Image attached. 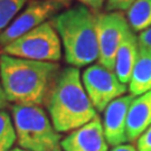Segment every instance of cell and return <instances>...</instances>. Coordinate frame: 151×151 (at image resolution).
Masks as SVG:
<instances>
[{"label":"cell","mask_w":151,"mask_h":151,"mask_svg":"<svg viewBox=\"0 0 151 151\" xmlns=\"http://www.w3.org/2000/svg\"><path fill=\"white\" fill-rule=\"evenodd\" d=\"M132 94L123 95L109 104L104 110L103 130L108 143L112 147L121 146L128 142L127 137V119L132 101Z\"/></svg>","instance_id":"9c48e42d"},{"label":"cell","mask_w":151,"mask_h":151,"mask_svg":"<svg viewBox=\"0 0 151 151\" xmlns=\"http://www.w3.org/2000/svg\"><path fill=\"white\" fill-rule=\"evenodd\" d=\"M82 82L93 106L97 112H104L110 103L123 96L128 87L118 78L114 70L101 64H92L82 74Z\"/></svg>","instance_id":"8992f818"},{"label":"cell","mask_w":151,"mask_h":151,"mask_svg":"<svg viewBox=\"0 0 151 151\" xmlns=\"http://www.w3.org/2000/svg\"><path fill=\"white\" fill-rule=\"evenodd\" d=\"M26 2L27 0H0V32L14 20Z\"/></svg>","instance_id":"2e32d148"},{"label":"cell","mask_w":151,"mask_h":151,"mask_svg":"<svg viewBox=\"0 0 151 151\" xmlns=\"http://www.w3.org/2000/svg\"><path fill=\"white\" fill-rule=\"evenodd\" d=\"M106 11H127L135 0H105Z\"/></svg>","instance_id":"e0dca14e"},{"label":"cell","mask_w":151,"mask_h":151,"mask_svg":"<svg viewBox=\"0 0 151 151\" xmlns=\"http://www.w3.org/2000/svg\"><path fill=\"white\" fill-rule=\"evenodd\" d=\"M138 42L141 48L151 52V27L141 32L138 36Z\"/></svg>","instance_id":"d6986e66"},{"label":"cell","mask_w":151,"mask_h":151,"mask_svg":"<svg viewBox=\"0 0 151 151\" xmlns=\"http://www.w3.org/2000/svg\"><path fill=\"white\" fill-rule=\"evenodd\" d=\"M44 1H49V2H54V4L60 5L62 7H70V1H72V0H44Z\"/></svg>","instance_id":"603a6c76"},{"label":"cell","mask_w":151,"mask_h":151,"mask_svg":"<svg viewBox=\"0 0 151 151\" xmlns=\"http://www.w3.org/2000/svg\"><path fill=\"white\" fill-rule=\"evenodd\" d=\"M17 142L27 151H62V137L40 106H11Z\"/></svg>","instance_id":"277c9868"},{"label":"cell","mask_w":151,"mask_h":151,"mask_svg":"<svg viewBox=\"0 0 151 151\" xmlns=\"http://www.w3.org/2000/svg\"><path fill=\"white\" fill-rule=\"evenodd\" d=\"M52 123L57 132H70L96 118L84 88L80 70L68 66L60 70L46 102Z\"/></svg>","instance_id":"7a4b0ae2"},{"label":"cell","mask_w":151,"mask_h":151,"mask_svg":"<svg viewBox=\"0 0 151 151\" xmlns=\"http://www.w3.org/2000/svg\"><path fill=\"white\" fill-rule=\"evenodd\" d=\"M10 151H27V150H24L22 148H14V149H11Z\"/></svg>","instance_id":"cb8c5ba5"},{"label":"cell","mask_w":151,"mask_h":151,"mask_svg":"<svg viewBox=\"0 0 151 151\" xmlns=\"http://www.w3.org/2000/svg\"><path fill=\"white\" fill-rule=\"evenodd\" d=\"M111 151H138V150L132 145H121V146L113 147V149Z\"/></svg>","instance_id":"7402d4cb"},{"label":"cell","mask_w":151,"mask_h":151,"mask_svg":"<svg viewBox=\"0 0 151 151\" xmlns=\"http://www.w3.org/2000/svg\"><path fill=\"white\" fill-rule=\"evenodd\" d=\"M49 22L60 38L67 64L80 68L99 60L95 12L78 5L58 12Z\"/></svg>","instance_id":"3957f363"},{"label":"cell","mask_w":151,"mask_h":151,"mask_svg":"<svg viewBox=\"0 0 151 151\" xmlns=\"http://www.w3.org/2000/svg\"><path fill=\"white\" fill-rule=\"evenodd\" d=\"M63 7L60 5L44 1V0H30L26 8L14 18V20L0 32V47L22 37L34 28L48 22L52 17L58 14Z\"/></svg>","instance_id":"ba28073f"},{"label":"cell","mask_w":151,"mask_h":151,"mask_svg":"<svg viewBox=\"0 0 151 151\" xmlns=\"http://www.w3.org/2000/svg\"><path fill=\"white\" fill-rule=\"evenodd\" d=\"M137 150L151 151V125L137 140Z\"/></svg>","instance_id":"ac0fdd59"},{"label":"cell","mask_w":151,"mask_h":151,"mask_svg":"<svg viewBox=\"0 0 151 151\" xmlns=\"http://www.w3.org/2000/svg\"><path fill=\"white\" fill-rule=\"evenodd\" d=\"M139 56V42L138 36L132 29L125 34L122 43L120 45L116 57L114 72L123 84H129L131 75Z\"/></svg>","instance_id":"7c38bea8"},{"label":"cell","mask_w":151,"mask_h":151,"mask_svg":"<svg viewBox=\"0 0 151 151\" xmlns=\"http://www.w3.org/2000/svg\"><path fill=\"white\" fill-rule=\"evenodd\" d=\"M7 105H8V100L6 97L5 91H4V87L1 84V76H0V110L7 108Z\"/></svg>","instance_id":"44dd1931"},{"label":"cell","mask_w":151,"mask_h":151,"mask_svg":"<svg viewBox=\"0 0 151 151\" xmlns=\"http://www.w3.org/2000/svg\"><path fill=\"white\" fill-rule=\"evenodd\" d=\"M1 54L25 60L57 63L62 57V42L48 20L6 45L1 48Z\"/></svg>","instance_id":"5b68a950"},{"label":"cell","mask_w":151,"mask_h":151,"mask_svg":"<svg viewBox=\"0 0 151 151\" xmlns=\"http://www.w3.org/2000/svg\"><path fill=\"white\" fill-rule=\"evenodd\" d=\"M77 1H80L83 6H85L88 9H91L93 12L97 14V11L101 10V8L104 5L105 0H77Z\"/></svg>","instance_id":"ffe728a7"},{"label":"cell","mask_w":151,"mask_h":151,"mask_svg":"<svg viewBox=\"0 0 151 151\" xmlns=\"http://www.w3.org/2000/svg\"><path fill=\"white\" fill-rule=\"evenodd\" d=\"M16 140L12 118L5 110H0V151H10Z\"/></svg>","instance_id":"9a60e30c"},{"label":"cell","mask_w":151,"mask_h":151,"mask_svg":"<svg viewBox=\"0 0 151 151\" xmlns=\"http://www.w3.org/2000/svg\"><path fill=\"white\" fill-rule=\"evenodd\" d=\"M130 26L121 11L96 14V34L99 42V64L114 70L115 57Z\"/></svg>","instance_id":"52a82bcc"},{"label":"cell","mask_w":151,"mask_h":151,"mask_svg":"<svg viewBox=\"0 0 151 151\" xmlns=\"http://www.w3.org/2000/svg\"><path fill=\"white\" fill-rule=\"evenodd\" d=\"M60 66L55 62H39L0 54L1 84L8 102L16 105L46 104Z\"/></svg>","instance_id":"6da1fadb"},{"label":"cell","mask_w":151,"mask_h":151,"mask_svg":"<svg viewBox=\"0 0 151 151\" xmlns=\"http://www.w3.org/2000/svg\"><path fill=\"white\" fill-rule=\"evenodd\" d=\"M127 20L133 32H141L151 27V0H135L127 10Z\"/></svg>","instance_id":"5bb4252c"},{"label":"cell","mask_w":151,"mask_h":151,"mask_svg":"<svg viewBox=\"0 0 151 151\" xmlns=\"http://www.w3.org/2000/svg\"><path fill=\"white\" fill-rule=\"evenodd\" d=\"M60 147L64 151H109V143L99 115L62 139Z\"/></svg>","instance_id":"30bf717a"},{"label":"cell","mask_w":151,"mask_h":151,"mask_svg":"<svg viewBox=\"0 0 151 151\" xmlns=\"http://www.w3.org/2000/svg\"><path fill=\"white\" fill-rule=\"evenodd\" d=\"M151 125V91L135 96L127 119V137L129 142L138 140Z\"/></svg>","instance_id":"8fae6325"},{"label":"cell","mask_w":151,"mask_h":151,"mask_svg":"<svg viewBox=\"0 0 151 151\" xmlns=\"http://www.w3.org/2000/svg\"><path fill=\"white\" fill-rule=\"evenodd\" d=\"M130 94L139 96L151 91V52L139 46V56L129 82Z\"/></svg>","instance_id":"4fadbf2b"}]
</instances>
